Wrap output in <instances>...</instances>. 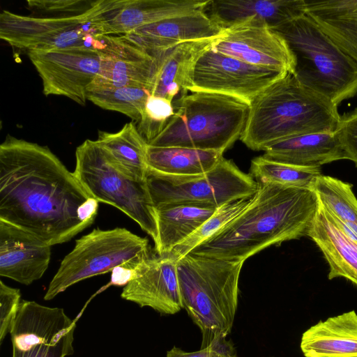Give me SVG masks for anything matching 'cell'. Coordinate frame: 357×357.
<instances>
[{
	"mask_svg": "<svg viewBox=\"0 0 357 357\" xmlns=\"http://www.w3.org/2000/svg\"><path fill=\"white\" fill-rule=\"evenodd\" d=\"M98 208L47 146L6 136L0 145V220L52 246L90 226Z\"/></svg>",
	"mask_w": 357,
	"mask_h": 357,
	"instance_id": "cell-1",
	"label": "cell"
},
{
	"mask_svg": "<svg viewBox=\"0 0 357 357\" xmlns=\"http://www.w3.org/2000/svg\"><path fill=\"white\" fill-rule=\"evenodd\" d=\"M318 206L312 189L257 182L250 205L190 253L245 261L271 245L307 236Z\"/></svg>",
	"mask_w": 357,
	"mask_h": 357,
	"instance_id": "cell-2",
	"label": "cell"
},
{
	"mask_svg": "<svg viewBox=\"0 0 357 357\" xmlns=\"http://www.w3.org/2000/svg\"><path fill=\"white\" fill-rule=\"evenodd\" d=\"M337 106L287 74L262 91L250 104L240 139L254 151H264L291 137L335 131Z\"/></svg>",
	"mask_w": 357,
	"mask_h": 357,
	"instance_id": "cell-3",
	"label": "cell"
},
{
	"mask_svg": "<svg viewBox=\"0 0 357 357\" xmlns=\"http://www.w3.org/2000/svg\"><path fill=\"white\" fill-rule=\"evenodd\" d=\"M243 263L192 253L176 261L183 308L202 333L201 349L226 338L231 331Z\"/></svg>",
	"mask_w": 357,
	"mask_h": 357,
	"instance_id": "cell-4",
	"label": "cell"
},
{
	"mask_svg": "<svg viewBox=\"0 0 357 357\" xmlns=\"http://www.w3.org/2000/svg\"><path fill=\"white\" fill-rule=\"evenodd\" d=\"M174 114L148 145L225 152L243 134L250 105L222 93L192 91L173 105Z\"/></svg>",
	"mask_w": 357,
	"mask_h": 357,
	"instance_id": "cell-5",
	"label": "cell"
},
{
	"mask_svg": "<svg viewBox=\"0 0 357 357\" xmlns=\"http://www.w3.org/2000/svg\"><path fill=\"white\" fill-rule=\"evenodd\" d=\"M272 29L292 52V75L301 85L337 106L356 95L357 63L309 16L304 15Z\"/></svg>",
	"mask_w": 357,
	"mask_h": 357,
	"instance_id": "cell-6",
	"label": "cell"
},
{
	"mask_svg": "<svg viewBox=\"0 0 357 357\" xmlns=\"http://www.w3.org/2000/svg\"><path fill=\"white\" fill-rule=\"evenodd\" d=\"M75 176L98 202L112 205L135 221L155 244V207L146 179L133 177L116 164L98 140L86 139L75 151Z\"/></svg>",
	"mask_w": 357,
	"mask_h": 357,
	"instance_id": "cell-7",
	"label": "cell"
},
{
	"mask_svg": "<svg viewBox=\"0 0 357 357\" xmlns=\"http://www.w3.org/2000/svg\"><path fill=\"white\" fill-rule=\"evenodd\" d=\"M151 255L149 240L126 228L94 229L76 240L50 281L44 299L52 300L82 280L117 268L134 270Z\"/></svg>",
	"mask_w": 357,
	"mask_h": 357,
	"instance_id": "cell-8",
	"label": "cell"
},
{
	"mask_svg": "<svg viewBox=\"0 0 357 357\" xmlns=\"http://www.w3.org/2000/svg\"><path fill=\"white\" fill-rule=\"evenodd\" d=\"M146 181L154 207L161 204L188 203L221 206L254 196L257 182L224 157L210 171L195 176L164 174L150 168Z\"/></svg>",
	"mask_w": 357,
	"mask_h": 357,
	"instance_id": "cell-9",
	"label": "cell"
},
{
	"mask_svg": "<svg viewBox=\"0 0 357 357\" xmlns=\"http://www.w3.org/2000/svg\"><path fill=\"white\" fill-rule=\"evenodd\" d=\"M76 323L60 307L21 301L10 331L13 357H67Z\"/></svg>",
	"mask_w": 357,
	"mask_h": 357,
	"instance_id": "cell-10",
	"label": "cell"
},
{
	"mask_svg": "<svg viewBox=\"0 0 357 357\" xmlns=\"http://www.w3.org/2000/svg\"><path fill=\"white\" fill-rule=\"evenodd\" d=\"M287 74L219 53L211 48V44L196 60L186 92L222 93L250 105L258 95Z\"/></svg>",
	"mask_w": 357,
	"mask_h": 357,
	"instance_id": "cell-11",
	"label": "cell"
},
{
	"mask_svg": "<svg viewBox=\"0 0 357 357\" xmlns=\"http://www.w3.org/2000/svg\"><path fill=\"white\" fill-rule=\"evenodd\" d=\"M0 38L27 52L73 47L99 49L101 45L91 19L21 15L8 10H3L0 15Z\"/></svg>",
	"mask_w": 357,
	"mask_h": 357,
	"instance_id": "cell-12",
	"label": "cell"
},
{
	"mask_svg": "<svg viewBox=\"0 0 357 357\" xmlns=\"http://www.w3.org/2000/svg\"><path fill=\"white\" fill-rule=\"evenodd\" d=\"M43 83L45 96L67 97L85 105L87 89L100 74L103 55L90 47L38 50L27 52Z\"/></svg>",
	"mask_w": 357,
	"mask_h": 357,
	"instance_id": "cell-13",
	"label": "cell"
},
{
	"mask_svg": "<svg viewBox=\"0 0 357 357\" xmlns=\"http://www.w3.org/2000/svg\"><path fill=\"white\" fill-rule=\"evenodd\" d=\"M208 1L101 0L91 22L98 36H122L167 18L204 10Z\"/></svg>",
	"mask_w": 357,
	"mask_h": 357,
	"instance_id": "cell-14",
	"label": "cell"
},
{
	"mask_svg": "<svg viewBox=\"0 0 357 357\" xmlns=\"http://www.w3.org/2000/svg\"><path fill=\"white\" fill-rule=\"evenodd\" d=\"M211 48L247 63L293 73L295 59L284 39L267 24L247 22L225 31Z\"/></svg>",
	"mask_w": 357,
	"mask_h": 357,
	"instance_id": "cell-15",
	"label": "cell"
},
{
	"mask_svg": "<svg viewBox=\"0 0 357 357\" xmlns=\"http://www.w3.org/2000/svg\"><path fill=\"white\" fill-rule=\"evenodd\" d=\"M121 296L161 314L177 313L183 305L176 261L169 255L152 254L132 271L131 280L123 288Z\"/></svg>",
	"mask_w": 357,
	"mask_h": 357,
	"instance_id": "cell-16",
	"label": "cell"
},
{
	"mask_svg": "<svg viewBox=\"0 0 357 357\" xmlns=\"http://www.w3.org/2000/svg\"><path fill=\"white\" fill-rule=\"evenodd\" d=\"M102 66L92 83L142 87L151 92L157 71L156 59L123 36H102Z\"/></svg>",
	"mask_w": 357,
	"mask_h": 357,
	"instance_id": "cell-17",
	"label": "cell"
},
{
	"mask_svg": "<svg viewBox=\"0 0 357 357\" xmlns=\"http://www.w3.org/2000/svg\"><path fill=\"white\" fill-rule=\"evenodd\" d=\"M51 247L31 233L0 220V275L31 284L47 269Z\"/></svg>",
	"mask_w": 357,
	"mask_h": 357,
	"instance_id": "cell-18",
	"label": "cell"
},
{
	"mask_svg": "<svg viewBox=\"0 0 357 357\" xmlns=\"http://www.w3.org/2000/svg\"><path fill=\"white\" fill-rule=\"evenodd\" d=\"M204 12L223 31L247 22L274 29L306 15V1L208 0Z\"/></svg>",
	"mask_w": 357,
	"mask_h": 357,
	"instance_id": "cell-19",
	"label": "cell"
},
{
	"mask_svg": "<svg viewBox=\"0 0 357 357\" xmlns=\"http://www.w3.org/2000/svg\"><path fill=\"white\" fill-rule=\"evenodd\" d=\"M307 236L327 261L329 280L341 277L357 285V242L339 227L319 202Z\"/></svg>",
	"mask_w": 357,
	"mask_h": 357,
	"instance_id": "cell-20",
	"label": "cell"
},
{
	"mask_svg": "<svg viewBox=\"0 0 357 357\" xmlns=\"http://www.w3.org/2000/svg\"><path fill=\"white\" fill-rule=\"evenodd\" d=\"M300 347L305 357H357V313L319 321L303 333Z\"/></svg>",
	"mask_w": 357,
	"mask_h": 357,
	"instance_id": "cell-21",
	"label": "cell"
},
{
	"mask_svg": "<svg viewBox=\"0 0 357 357\" xmlns=\"http://www.w3.org/2000/svg\"><path fill=\"white\" fill-rule=\"evenodd\" d=\"M265 158L299 166H318L344 160L340 143L333 132L309 133L277 142L264 151Z\"/></svg>",
	"mask_w": 357,
	"mask_h": 357,
	"instance_id": "cell-22",
	"label": "cell"
},
{
	"mask_svg": "<svg viewBox=\"0 0 357 357\" xmlns=\"http://www.w3.org/2000/svg\"><path fill=\"white\" fill-rule=\"evenodd\" d=\"M213 40L180 43L158 55L151 95L172 102L180 91L181 94L187 93L186 89L194 64Z\"/></svg>",
	"mask_w": 357,
	"mask_h": 357,
	"instance_id": "cell-23",
	"label": "cell"
},
{
	"mask_svg": "<svg viewBox=\"0 0 357 357\" xmlns=\"http://www.w3.org/2000/svg\"><path fill=\"white\" fill-rule=\"evenodd\" d=\"M306 15L357 63V0L306 1Z\"/></svg>",
	"mask_w": 357,
	"mask_h": 357,
	"instance_id": "cell-24",
	"label": "cell"
},
{
	"mask_svg": "<svg viewBox=\"0 0 357 357\" xmlns=\"http://www.w3.org/2000/svg\"><path fill=\"white\" fill-rule=\"evenodd\" d=\"M218 209L217 207L188 203L155 206L158 255H168L172 249L190 237Z\"/></svg>",
	"mask_w": 357,
	"mask_h": 357,
	"instance_id": "cell-25",
	"label": "cell"
},
{
	"mask_svg": "<svg viewBox=\"0 0 357 357\" xmlns=\"http://www.w3.org/2000/svg\"><path fill=\"white\" fill-rule=\"evenodd\" d=\"M132 32L153 38L162 49L167 50L183 42L213 40L225 31L204 10H199L147 24Z\"/></svg>",
	"mask_w": 357,
	"mask_h": 357,
	"instance_id": "cell-26",
	"label": "cell"
},
{
	"mask_svg": "<svg viewBox=\"0 0 357 357\" xmlns=\"http://www.w3.org/2000/svg\"><path fill=\"white\" fill-rule=\"evenodd\" d=\"M223 158V152L179 146L147 145L146 158L149 168L178 176L204 174Z\"/></svg>",
	"mask_w": 357,
	"mask_h": 357,
	"instance_id": "cell-27",
	"label": "cell"
},
{
	"mask_svg": "<svg viewBox=\"0 0 357 357\" xmlns=\"http://www.w3.org/2000/svg\"><path fill=\"white\" fill-rule=\"evenodd\" d=\"M97 140L125 172L139 179L146 178L149 169L146 158L148 144L134 122L125 124L116 132L99 130Z\"/></svg>",
	"mask_w": 357,
	"mask_h": 357,
	"instance_id": "cell-28",
	"label": "cell"
},
{
	"mask_svg": "<svg viewBox=\"0 0 357 357\" xmlns=\"http://www.w3.org/2000/svg\"><path fill=\"white\" fill-rule=\"evenodd\" d=\"M319 202L335 222L357 242V199L352 185L331 176H319L313 187Z\"/></svg>",
	"mask_w": 357,
	"mask_h": 357,
	"instance_id": "cell-29",
	"label": "cell"
},
{
	"mask_svg": "<svg viewBox=\"0 0 357 357\" xmlns=\"http://www.w3.org/2000/svg\"><path fill=\"white\" fill-rule=\"evenodd\" d=\"M250 174L257 182L312 189L321 172V167L294 165L261 155L252 160Z\"/></svg>",
	"mask_w": 357,
	"mask_h": 357,
	"instance_id": "cell-30",
	"label": "cell"
},
{
	"mask_svg": "<svg viewBox=\"0 0 357 357\" xmlns=\"http://www.w3.org/2000/svg\"><path fill=\"white\" fill-rule=\"evenodd\" d=\"M150 92L142 87H114L91 83L87 100L107 110L122 113L137 123L143 114Z\"/></svg>",
	"mask_w": 357,
	"mask_h": 357,
	"instance_id": "cell-31",
	"label": "cell"
},
{
	"mask_svg": "<svg viewBox=\"0 0 357 357\" xmlns=\"http://www.w3.org/2000/svg\"><path fill=\"white\" fill-rule=\"evenodd\" d=\"M252 199V197L242 199L218 208L190 237L174 247L168 255L177 261L231 222L250 205Z\"/></svg>",
	"mask_w": 357,
	"mask_h": 357,
	"instance_id": "cell-32",
	"label": "cell"
},
{
	"mask_svg": "<svg viewBox=\"0 0 357 357\" xmlns=\"http://www.w3.org/2000/svg\"><path fill=\"white\" fill-rule=\"evenodd\" d=\"M100 0H27L31 15L60 19H92Z\"/></svg>",
	"mask_w": 357,
	"mask_h": 357,
	"instance_id": "cell-33",
	"label": "cell"
},
{
	"mask_svg": "<svg viewBox=\"0 0 357 357\" xmlns=\"http://www.w3.org/2000/svg\"><path fill=\"white\" fill-rule=\"evenodd\" d=\"M174 114L172 102L150 95L137 128L149 144L165 128Z\"/></svg>",
	"mask_w": 357,
	"mask_h": 357,
	"instance_id": "cell-34",
	"label": "cell"
},
{
	"mask_svg": "<svg viewBox=\"0 0 357 357\" xmlns=\"http://www.w3.org/2000/svg\"><path fill=\"white\" fill-rule=\"evenodd\" d=\"M335 133L345 159L353 161L357 167V108L340 116Z\"/></svg>",
	"mask_w": 357,
	"mask_h": 357,
	"instance_id": "cell-35",
	"label": "cell"
},
{
	"mask_svg": "<svg viewBox=\"0 0 357 357\" xmlns=\"http://www.w3.org/2000/svg\"><path fill=\"white\" fill-rule=\"evenodd\" d=\"M19 289L10 287L0 281V342L10 333L21 303Z\"/></svg>",
	"mask_w": 357,
	"mask_h": 357,
	"instance_id": "cell-36",
	"label": "cell"
},
{
	"mask_svg": "<svg viewBox=\"0 0 357 357\" xmlns=\"http://www.w3.org/2000/svg\"><path fill=\"white\" fill-rule=\"evenodd\" d=\"M215 353V349L213 344L206 348L191 352L185 351L174 347L167 351V357H211Z\"/></svg>",
	"mask_w": 357,
	"mask_h": 357,
	"instance_id": "cell-37",
	"label": "cell"
},
{
	"mask_svg": "<svg viewBox=\"0 0 357 357\" xmlns=\"http://www.w3.org/2000/svg\"><path fill=\"white\" fill-rule=\"evenodd\" d=\"M215 353L211 357H237L236 351L229 341L226 338L213 343Z\"/></svg>",
	"mask_w": 357,
	"mask_h": 357,
	"instance_id": "cell-38",
	"label": "cell"
}]
</instances>
